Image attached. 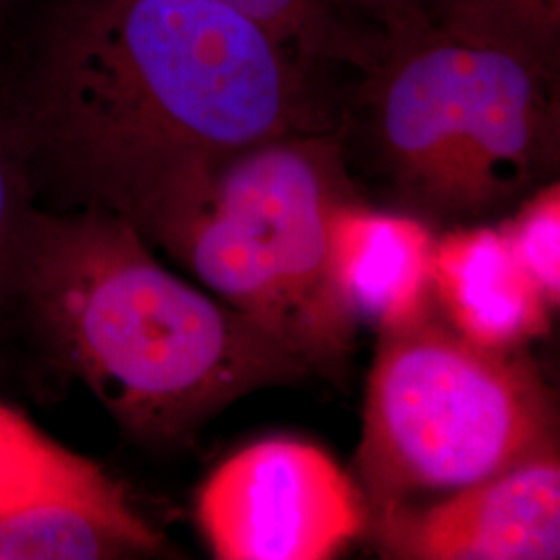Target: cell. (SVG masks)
<instances>
[{"label": "cell", "mask_w": 560, "mask_h": 560, "mask_svg": "<svg viewBox=\"0 0 560 560\" xmlns=\"http://www.w3.org/2000/svg\"><path fill=\"white\" fill-rule=\"evenodd\" d=\"M432 301L460 337L490 349H521L544 339L555 314L499 222L439 231Z\"/></svg>", "instance_id": "9"}, {"label": "cell", "mask_w": 560, "mask_h": 560, "mask_svg": "<svg viewBox=\"0 0 560 560\" xmlns=\"http://www.w3.org/2000/svg\"><path fill=\"white\" fill-rule=\"evenodd\" d=\"M115 478L0 402V513L59 492L98 490Z\"/></svg>", "instance_id": "10"}, {"label": "cell", "mask_w": 560, "mask_h": 560, "mask_svg": "<svg viewBox=\"0 0 560 560\" xmlns=\"http://www.w3.org/2000/svg\"><path fill=\"white\" fill-rule=\"evenodd\" d=\"M330 9L358 13L378 25L386 36L421 27L439 15L441 0H322Z\"/></svg>", "instance_id": "15"}, {"label": "cell", "mask_w": 560, "mask_h": 560, "mask_svg": "<svg viewBox=\"0 0 560 560\" xmlns=\"http://www.w3.org/2000/svg\"><path fill=\"white\" fill-rule=\"evenodd\" d=\"M368 529L382 559L557 560L560 453L521 463L441 501L372 511Z\"/></svg>", "instance_id": "7"}, {"label": "cell", "mask_w": 560, "mask_h": 560, "mask_svg": "<svg viewBox=\"0 0 560 560\" xmlns=\"http://www.w3.org/2000/svg\"><path fill=\"white\" fill-rule=\"evenodd\" d=\"M436 235L418 217L361 196L340 201L328 224V279L351 320L382 332L425 316Z\"/></svg>", "instance_id": "8"}, {"label": "cell", "mask_w": 560, "mask_h": 560, "mask_svg": "<svg viewBox=\"0 0 560 560\" xmlns=\"http://www.w3.org/2000/svg\"><path fill=\"white\" fill-rule=\"evenodd\" d=\"M504 231L515 258L557 312L560 305V185L550 180L504 214Z\"/></svg>", "instance_id": "12"}, {"label": "cell", "mask_w": 560, "mask_h": 560, "mask_svg": "<svg viewBox=\"0 0 560 560\" xmlns=\"http://www.w3.org/2000/svg\"><path fill=\"white\" fill-rule=\"evenodd\" d=\"M361 73V136L390 208L436 231L501 221L557 179V60L436 15L381 34Z\"/></svg>", "instance_id": "3"}, {"label": "cell", "mask_w": 560, "mask_h": 560, "mask_svg": "<svg viewBox=\"0 0 560 560\" xmlns=\"http://www.w3.org/2000/svg\"><path fill=\"white\" fill-rule=\"evenodd\" d=\"M559 451V399L527 347L490 349L432 310L378 332L355 481L368 515Z\"/></svg>", "instance_id": "5"}, {"label": "cell", "mask_w": 560, "mask_h": 560, "mask_svg": "<svg viewBox=\"0 0 560 560\" xmlns=\"http://www.w3.org/2000/svg\"><path fill=\"white\" fill-rule=\"evenodd\" d=\"M13 4H15V0H0V20L7 18V13L11 11Z\"/></svg>", "instance_id": "16"}, {"label": "cell", "mask_w": 560, "mask_h": 560, "mask_svg": "<svg viewBox=\"0 0 560 560\" xmlns=\"http://www.w3.org/2000/svg\"><path fill=\"white\" fill-rule=\"evenodd\" d=\"M34 183L0 90V312L11 301L23 229L34 210Z\"/></svg>", "instance_id": "13"}, {"label": "cell", "mask_w": 560, "mask_h": 560, "mask_svg": "<svg viewBox=\"0 0 560 560\" xmlns=\"http://www.w3.org/2000/svg\"><path fill=\"white\" fill-rule=\"evenodd\" d=\"M318 71L224 0H52L4 98L34 189L133 222L252 145L339 131Z\"/></svg>", "instance_id": "1"}, {"label": "cell", "mask_w": 560, "mask_h": 560, "mask_svg": "<svg viewBox=\"0 0 560 560\" xmlns=\"http://www.w3.org/2000/svg\"><path fill=\"white\" fill-rule=\"evenodd\" d=\"M264 25L298 57L324 67L347 62L363 69L374 57L376 32H361L339 20L322 0H224Z\"/></svg>", "instance_id": "11"}, {"label": "cell", "mask_w": 560, "mask_h": 560, "mask_svg": "<svg viewBox=\"0 0 560 560\" xmlns=\"http://www.w3.org/2000/svg\"><path fill=\"white\" fill-rule=\"evenodd\" d=\"M196 520L214 559L328 560L368 529V504L328 451L279 436L217 465L198 490Z\"/></svg>", "instance_id": "6"}, {"label": "cell", "mask_w": 560, "mask_h": 560, "mask_svg": "<svg viewBox=\"0 0 560 560\" xmlns=\"http://www.w3.org/2000/svg\"><path fill=\"white\" fill-rule=\"evenodd\" d=\"M355 196L339 131L289 136L222 161L131 224L312 372L340 381L360 326L328 279V224Z\"/></svg>", "instance_id": "4"}, {"label": "cell", "mask_w": 560, "mask_h": 560, "mask_svg": "<svg viewBox=\"0 0 560 560\" xmlns=\"http://www.w3.org/2000/svg\"><path fill=\"white\" fill-rule=\"evenodd\" d=\"M11 301L133 441L180 446L222 409L310 365L212 293L171 272L131 222L34 206Z\"/></svg>", "instance_id": "2"}, {"label": "cell", "mask_w": 560, "mask_h": 560, "mask_svg": "<svg viewBox=\"0 0 560 560\" xmlns=\"http://www.w3.org/2000/svg\"><path fill=\"white\" fill-rule=\"evenodd\" d=\"M439 15L486 27L557 60L560 0H441Z\"/></svg>", "instance_id": "14"}]
</instances>
